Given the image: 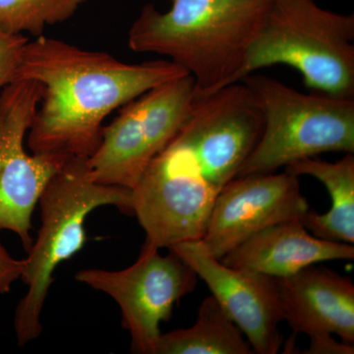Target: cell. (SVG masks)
Masks as SVG:
<instances>
[{
    "instance_id": "9c48e42d",
    "label": "cell",
    "mask_w": 354,
    "mask_h": 354,
    "mask_svg": "<svg viewBox=\"0 0 354 354\" xmlns=\"http://www.w3.org/2000/svg\"><path fill=\"white\" fill-rule=\"evenodd\" d=\"M265 118L259 100L243 82L195 97L179 130L209 185L220 193L237 177L262 136Z\"/></svg>"
},
{
    "instance_id": "ba28073f",
    "label": "cell",
    "mask_w": 354,
    "mask_h": 354,
    "mask_svg": "<svg viewBox=\"0 0 354 354\" xmlns=\"http://www.w3.org/2000/svg\"><path fill=\"white\" fill-rule=\"evenodd\" d=\"M43 87L22 79L0 91V232L10 230L29 250L32 216L46 184L68 158L28 153L25 138Z\"/></svg>"
},
{
    "instance_id": "7c38bea8",
    "label": "cell",
    "mask_w": 354,
    "mask_h": 354,
    "mask_svg": "<svg viewBox=\"0 0 354 354\" xmlns=\"http://www.w3.org/2000/svg\"><path fill=\"white\" fill-rule=\"evenodd\" d=\"M283 321L295 334L335 335L354 344V285L327 268L310 266L276 279Z\"/></svg>"
},
{
    "instance_id": "277c9868",
    "label": "cell",
    "mask_w": 354,
    "mask_h": 354,
    "mask_svg": "<svg viewBox=\"0 0 354 354\" xmlns=\"http://www.w3.org/2000/svg\"><path fill=\"white\" fill-rule=\"evenodd\" d=\"M274 65L297 70L317 94L354 99L353 14L333 12L314 0H272L241 80Z\"/></svg>"
},
{
    "instance_id": "6da1fadb",
    "label": "cell",
    "mask_w": 354,
    "mask_h": 354,
    "mask_svg": "<svg viewBox=\"0 0 354 354\" xmlns=\"http://www.w3.org/2000/svg\"><path fill=\"white\" fill-rule=\"evenodd\" d=\"M189 75L171 60L128 64L43 35L28 41L15 81L43 87L27 144L34 153L88 158L101 143L104 120L148 91Z\"/></svg>"
},
{
    "instance_id": "3957f363",
    "label": "cell",
    "mask_w": 354,
    "mask_h": 354,
    "mask_svg": "<svg viewBox=\"0 0 354 354\" xmlns=\"http://www.w3.org/2000/svg\"><path fill=\"white\" fill-rule=\"evenodd\" d=\"M87 158H71L55 172L41 192V227L25 261L22 279L27 292L16 308L14 330L20 346L43 333L41 313L53 272L58 266L82 250L85 221L94 209L114 206L133 215L132 190L95 181Z\"/></svg>"
},
{
    "instance_id": "5bb4252c",
    "label": "cell",
    "mask_w": 354,
    "mask_h": 354,
    "mask_svg": "<svg viewBox=\"0 0 354 354\" xmlns=\"http://www.w3.org/2000/svg\"><path fill=\"white\" fill-rule=\"evenodd\" d=\"M286 172L295 176L315 177L329 192L332 206L326 214L309 211L299 218L310 232L325 241L354 243V155L346 153L339 162L314 158L297 160Z\"/></svg>"
},
{
    "instance_id": "8fae6325",
    "label": "cell",
    "mask_w": 354,
    "mask_h": 354,
    "mask_svg": "<svg viewBox=\"0 0 354 354\" xmlns=\"http://www.w3.org/2000/svg\"><path fill=\"white\" fill-rule=\"evenodd\" d=\"M169 250L206 283L212 297L241 330L254 353H279L283 344L279 324L283 315L276 279L223 264L202 241L180 242Z\"/></svg>"
},
{
    "instance_id": "d6986e66",
    "label": "cell",
    "mask_w": 354,
    "mask_h": 354,
    "mask_svg": "<svg viewBox=\"0 0 354 354\" xmlns=\"http://www.w3.org/2000/svg\"><path fill=\"white\" fill-rule=\"evenodd\" d=\"M300 353L304 354H353L354 344L335 341L333 335H317L310 337L308 348Z\"/></svg>"
},
{
    "instance_id": "ffe728a7",
    "label": "cell",
    "mask_w": 354,
    "mask_h": 354,
    "mask_svg": "<svg viewBox=\"0 0 354 354\" xmlns=\"http://www.w3.org/2000/svg\"><path fill=\"white\" fill-rule=\"evenodd\" d=\"M270 1H272V0H270Z\"/></svg>"
},
{
    "instance_id": "52a82bcc",
    "label": "cell",
    "mask_w": 354,
    "mask_h": 354,
    "mask_svg": "<svg viewBox=\"0 0 354 354\" xmlns=\"http://www.w3.org/2000/svg\"><path fill=\"white\" fill-rule=\"evenodd\" d=\"M75 279L118 304L133 353L155 354L160 324L171 319L177 301L194 290L198 276L172 251L162 256L158 249L142 247L138 259L127 269L81 270Z\"/></svg>"
},
{
    "instance_id": "e0dca14e",
    "label": "cell",
    "mask_w": 354,
    "mask_h": 354,
    "mask_svg": "<svg viewBox=\"0 0 354 354\" xmlns=\"http://www.w3.org/2000/svg\"><path fill=\"white\" fill-rule=\"evenodd\" d=\"M28 41L25 35L13 34L0 28V91L15 82Z\"/></svg>"
},
{
    "instance_id": "8992f818",
    "label": "cell",
    "mask_w": 354,
    "mask_h": 354,
    "mask_svg": "<svg viewBox=\"0 0 354 354\" xmlns=\"http://www.w3.org/2000/svg\"><path fill=\"white\" fill-rule=\"evenodd\" d=\"M195 95L194 79L185 75L120 108L113 122L102 128L101 143L86 160L92 178L132 190L187 120Z\"/></svg>"
},
{
    "instance_id": "5b68a950",
    "label": "cell",
    "mask_w": 354,
    "mask_h": 354,
    "mask_svg": "<svg viewBox=\"0 0 354 354\" xmlns=\"http://www.w3.org/2000/svg\"><path fill=\"white\" fill-rule=\"evenodd\" d=\"M264 113L262 136L239 176L274 174L320 153H354V99L304 94L261 74L242 79Z\"/></svg>"
},
{
    "instance_id": "ac0fdd59",
    "label": "cell",
    "mask_w": 354,
    "mask_h": 354,
    "mask_svg": "<svg viewBox=\"0 0 354 354\" xmlns=\"http://www.w3.org/2000/svg\"><path fill=\"white\" fill-rule=\"evenodd\" d=\"M25 261L13 258L0 242V295L9 292L17 279H22Z\"/></svg>"
},
{
    "instance_id": "2e32d148",
    "label": "cell",
    "mask_w": 354,
    "mask_h": 354,
    "mask_svg": "<svg viewBox=\"0 0 354 354\" xmlns=\"http://www.w3.org/2000/svg\"><path fill=\"white\" fill-rule=\"evenodd\" d=\"M88 0H0V28L13 34L43 35L46 26L68 20Z\"/></svg>"
},
{
    "instance_id": "30bf717a",
    "label": "cell",
    "mask_w": 354,
    "mask_h": 354,
    "mask_svg": "<svg viewBox=\"0 0 354 354\" xmlns=\"http://www.w3.org/2000/svg\"><path fill=\"white\" fill-rule=\"evenodd\" d=\"M309 209L298 176L286 171L237 176L216 196L201 241L221 260L258 232Z\"/></svg>"
},
{
    "instance_id": "7a4b0ae2",
    "label": "cell",
    "mask_w": 354,
    "mask_h": 354,
    "mask_svg": "<svg viewBox=\"0 0 354 354\" xmlns=\"http://www.w3.org/2000/svg\"><path fill=\"white\" fill-rule=\"evenodd\" d=\"M271 2L172 0L167 12L148 4L128 32V46L134 53L169 57L194 79L195 97H202L241 82Z\"/></svg>"
},
{
    "instance_id": "9a60e30c",
    "label": "cell",
    "mask_w": 354,
    "mask_h": 354,
    "mask_svg": "<svg viewBox=\"0 0 354 354\" xmlns=\"http://www.w3.org/2000/svg\"><path fill=\"white\" fill-rule=\"evenodd\" d=\"M252 351L241 330L209 295L200 305L192 327L160 335L155 354H251Z\"/></svg>"
},
{
    "instance_id": "4fadbf2b",
    "label": "cell",
    "mask_w": 354,
    "mask_h": 354,
    "mask_svg": "<svg viewBox=\"0 0 354 354\" xmlns=\"http://www.w3.org/2000/svg\"><path fill=\"white\" fill-rule=\"evenodd\" d=\"M353 258V244L319 239L295 218L258 232L221 261L230 267L281 279L318 263Z\"/></svg>"
}]
</instances>
